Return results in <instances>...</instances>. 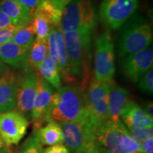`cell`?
Wrapping results in <instances>:
<instances>
[{
	"label": "cell",
	"mask_w": 153,
	"mask_h": 153,
	"mask_svg": "<svg viewBox=\"0 0 153 153\" xmlns=\"http://www.w3.org/2000/svg\"><path fill=\"white\" fill-rule=\"evenodd\" d=\"M89 118L85 91L76 85H66L53 93L45 116V123L49 121L60 123Z\"/></svg>",
	"instance_id": "6da1fadb"
},
{
	"label": "cell",
	"mask_w": 153,
	"mask_h": 153,
	"mask_svg": "<svg viewBox=\"0 0 153 153\" xmlns=\"http://www.w3.org/2000/svg\"><path fill=\"white\" fill-rule=\"evenodd\" d=\"M96 145L99 152L104 153H144L140 142L130 135L121 120L101 126L97 131Z\"/></svg>",
	"instance_id": "7a4b0ae2"
},
{
	"label": "cell",
	"mask_w": 153,
	"mask_h": 153,
	"mask_svg": "<svg viewBox=\"0 0 153 153\" xmlns=\"http://www.w3.org/2000/svg\"><path fill=\"white\" fill-rule=\"evenodd\" d=\"M91 33L88 31L63 33L70 72L76 79V76H82V84L80 88L84 91L88 85L87 82L89 71L87 60L89 55Z\"/></svg>",
	"instance_id": "3957f363"
},
{
	"label": "cell",
	"mask_w": 153,
	"mask_h": 153,
	"mask_svg": "<svg viewBox=\"0 0 153 153\" xmlns=\"http://www.w3.org/2000/svg\"><path fill=\"white\" fill-rule=\"evenodd\" d=\"M97 22L94 0H72L63 11L60 28L63 33L92 32Z\"/></svg>",
	"instance_id": "277c9868"
},
{
	"label": "cell",
	"mask_w": 153,
	"mask_h": 153,
	"mask_svg": "<svg viewBox=\"0 0 153 153\" xmlns=\"http://www.w3.org/2000/svg\"><path fill=\"white\" fill-rule=\"evenodd\" d=\"M152 42L150 24L143 17L137 16L123 28L118 42V55L124 57L148 48Z\"/></svg>",
	"instance_id": "5b68a950"
},
{
	"label": "cell",
	"mask_w": 153,
	"mask_h": 153,
	"mask_svg": "<svg viewBox=\"0 0 153 153\" xmlns=\"http://www.w3.org/2000/svg\"><path fill=\"white\" fill-rule=\"evenodd\" d=\"M64 143L71 153H84L96 145L98 128L90 118L60 123Z\"/></svg>",
	"instance_id": "8992f818"
},
{
	"label": "cell",
	"mask_w": 153,
	"mask_h": 153,
	"mask_svg": "<svg viewBox=\"0 0 153 153\" xmlns=\"http://www.w3.org/2000/svg\"><path fill=\"white\" fill-rule=\"evenodd\" d=\"M86 103L91 121L97 128L109 123L108 118V82L91 79L85 91Z\"/></svg>",
	"instance_id": "52a82bcc"
},
{
	"label": "cell",
	"mask_w": 153,
	"mask_h": 153,
	"mask_svg": "<svg viewBox=\"0 0 153 153\" xmlns=\"http://www.w3.org/2000/svg\"><path fill=\"white\" fill-rule=\"evenodd\" d=\"M114 45L109 31L106 30L96 42L94 78L101 82H109L115 74Z\"/></svg>",
	"instance_id": "ba28073f"
},
{
	"label": "cell",
	"mask_w": 153,
	"mask_h": 153,
	"mask_svg": "<svg viewBox=\"0 0 153 153\" xmlns=\"http://www.w3.org/2000/svg\"><path fill=\"white\" fill-rule=\"evenodd\" d=\"M139 0H102L99 16L112 29L121 27L137 11Z\"/></svg>",
	"instance_id": "9c48e42d"
},
{
	"label": "cell",
	"mask_w": 153,
	"mask_h": 153,
	"mask_svg": "<svg viewBox=\"0 0 153 153\" xmlns=\"http://www.w3.org/2000/svg\"><path fill=\"white\" fill-rule=\"evenodd\" d=\"M37 79V72L30 66L22 70L18 76L16 108L28 121H31Z\"/></svg>",
	"instance_id": "30bf717a"
},
{
	"label": "cell",
	"mask_w": 153,
	"mask_h": 153,
	"mask_svg": "<svg viewBox=\"0 0 153 153\" xmlns=\"http://www.w3.org/2000/svg\"><path fill=\"white\" fill-rule=\"evenodd\" d=\"M28 126L29 121L17 110L0 113V137L7 146L18 145Z\"/></svg>",
	"instance_id": "8fae6325"
},
{
	"label": "cell",
	"mask_w": 153,
	"mask_h": 153,
	"mask_svg": "<svg viewBox=\"0 0 153 153\" xmlns=\"http://www.w3.org/2000/svg\"><path fill=\"white\" fill-rule=\"evenodd\" d=\"M153 51L148 48L122 57L120 68L122 73L132 83H137L142 76L152 68Z\"/></svg>",
	"instance_id": "7c38bea8"
},
{
	"label": "cell",
	"mask_w": 153,
	"mask_h": 153,
	"mask_svg": "<svg viewBox=\"0 0 153 153\" xmlns=\"http://www.w3.org/2000/svg\"><path fill=\"white\" fill-rule=\"evenodd\" d=\"M37 74V89L33 101L31 116L34 133L45 124V116L51 98L55 91L52 86L45 81L38 72Z\"/></svg>",
	"instance_id": "4fadbf2b"
},
{
	"label": "cell",
	"mask_w": 153,
	"mask_h": 153,
	"mask_svg": "<svg viewBox=\"0 0 153 153\" xmlns=\"http://www.w3.org/2000/svg\"><path fill=\"white\" fill-rule=\"evenodd\" d=\"M18 76L19 74L10 68L0 76V113L16 108Z\"/></svg>",
	"instance_id": "5bb4252c"
},
{
	"label": "cell",
	"mask_w": 153,
	"mask_h": 153,
	"mask_svg": "<svg viewBox=\"0 0 153 153\" xmlns=\"http://www.w3.org/2000/svg\"><path fill=\"white\" fill-rule=\"evenodd\" d=\"M108 84V118L109 122L117 123L120 120L122 112L130 101V94L126 88L118 85L114 80Z\"/></svg>",
	"instance_id": "9a60e30c"
},
{
	"label": "cell",
	"mask_w": 153,
	"mask_h": 153,
	"mask_svg": "<svg viewBox=\"0 0 153 153\" xmlns=\"http://www.w3.org/2000/svg\"><path fill=\"white\" fill-rule=\"evenodd\" d=\"M120 119L127 129L142 128L153 126V118L136 103L131 100L124 108Z\"/></svg>",
	"instance_id": "2e32d148"
},
{
	"label": "cell",
	"mask_w": 153,
	"mask_h": 153,
	"mask_svg": "<svg viewBox=\"0 0 153 153\" xmlns=\"http://www.w3.org/2000/svg\"><path fill=\"white\" fill-rule=\"evenodd\" d=\"M28 53L29 50L9 42L0 46V60L13 68L22 70L30 66Z\"/></svg>",
	"instance_id": "e0dca14e"
},
{
	"label": "cell",
	"mask_w": 153,
	"mask_h": 153,
	"mask_svg": "<svg viewBox=\"0 0 153 153\" xmlns=\"http://www.w3.org/2000/svg\"><path fill=\"white\" fill-rule=\"evenodd\" d=\"M55 36L57 46V55H58V69L59 73L65 82L68 84V85H75L76 79L72 75L70 72V65L67 55L65 45L64 41V33L61 29L60 26L55 27Z\"/></svg>",
	"instance_id": "ac0fdd59"
},
{
	"label": "cell",
	"mask_w": 153,
	"mask_h": 153,
	"mask_svg": "<svg viewBox=\"0 0 153 153\" xmlns=\"http://www.w3.org/2000/svg\"><path fill=\"white\" fill-rule=\"evenodd\" d=\"M0 10L18 24H30L33 16L30 11L16 0H0Z\"/></svg>",
	"instance_id": "d6986e66"
},
{
	"label": "cell",
	"mask_w": 153,
	"mask_h": 153,
	"mask_svg": "<svg viewBox=\"0 0 153 153\" xmlns=\"http://www.w3.org/2000/svg\"><path fill=\"white\" fill-rule=\"evenodd\" d=\"M34 134L38 137L41 145L53 146L64 143V136L60 123L49 121L40 128Z\"/></svg>",
	"instance_id": "ffe728a7"
},
{
	"label": "cell",
	"mask_w": 153,
	"mask_h": 153,
	"mask_svg": "<svg viewBox=\"0 0 153 153\" xmlns=\"http://www.w3.org/2000/svg\"><path fill=\"white\" fill-rule=\"evenodd\" d=\"M38 72L56 90L61 87V76L58 69L48 54L40 65Z\"/></svg>",
	"instance_id": "44dd1931"
},
{
	"label": "cell",
	"mask_w": 153,
	"mask_h": 153,
	"mask_svg": "<svg viewBox=\"0 0 153 153\" xmlns=\"http://www.w3.org/2000/svg\"><path fill=\"white\" fill-rule=\"evenodd\" d=\"M36 11L41 13L46 17L51 27L60 26L63 11L57 8L51 0H42Z\"/></svg>",
	"instance_id": "7402d4cb"
},
{
	"label": "cell",
	"mask_w": 153,
	"mask_h": 153,
	"mask_svg": "<svg viewBox=\"0 0 153 153\" xmlns=\"http://www.w3.org/2000/svg\"><path fill=\"white\" fill-rule=\"evenodd\" d=\"M48 54L47 41H40L35 38L28 53L29 65L38 72L40 65Z\"/></svg>",
	"instance_id": "603a6c76"
},
{
	"label": "cell",
	"mask_w": 153,
	"mask_h": 153,
	"mask_svg": "<svg viewBox=\"0 0 153 153\" xmlns=\"http://www.w3.org/2000/svg\"><path fill=\"white\" fill-rule=\"evenodd\" d=\"M30 24L33 28L36 39L47 41L51 29V25L46 17L41 13L36 11L34 12L33 20Z\"/></svg>",
	"instance_id": "cb8c5ba5"
},
{
	"label": "cell",
	"mask_w": 153,
	"mask_h": 153,
	"mask_svg": "<svg viewBox=\"0 0 153 153\" xmlns=\"http://www.w3.org/2000/svg\"><path fill=\"white\" fill-rule=\"evenodd\" d=\"M35 36L33 28L31 24H30L17 30L11 42H13L19 46L30 50L36 38Z\"/></svg>",
	"instance_id": "d4e9b609"
},
{
	"label": "cell",
	"mask_w": 153,
	"mask_h": 153,
	"mask_svg": "<svg viewBox=\"0 0 153 153\" xmlns=\"http://www.w3.org/2000/svg\"><path fill=\"white\" fill-rule=\"evenodd\" d=\"M47 48L48 55H49L57 68L58 66V55H57V46L56 41V36H55V27H51L49 35L47 39Z\"/></svg>",
	"instance_id": "484cf974"
},
{
	"label": "cell",
	"mask_w": 153,
	"mask_h": 153,
	"mask_svg": "<svg viewBox=\"0 0 153 153\" xmlns=\"http://www.w3.org/2000/svg\"><path fill=\"white\" fill-rule=\"evenodd\" d=\"M139 90L143 93L149 95H152L153 94V70L152 68L149 70L148 72L140 79L138 82Z\"/></svg>",
	"instance_id": "4316f807"
},
{
	"label": "cell",
	"mask_w": 153,
	"mask_h": 153,
	"mask_svg": "<svg viewBox=\"0 0 153 153\" xmlns=\"http://www.w3.org/2000/svg\"><path fill=\"white\" fill-rule=\"evenodd\" d=\"M20 153H43V146L35 134L26 139L23 144Z\"/></svg>",
	"instance_id": "83f0119b"
},
{
	"label": "cell",
	"mask_w": 153,
	"mask_h": 153,
	"mask_svg": "<svg viewBox=\"0 0 153 153\" xmlns=\"http://www.w3.org/2000/svg\"><path fill=\"white\" fill-rule=\"evenodd\" d=\"M130 135L139 142H142L148 137L153 136L152 127L142 128L128 129Z\"/></svg>",
	"instance_id": "f1b7e54d"
},
{
	"label": "cell",
	"mask_w": 153,
	"mask_h": 153,
	"mask_svg": "<svg viewBox=\"0 0 153 153\" xmlns=\"http://www.w3.org/2000/svg\"><path fill=\"white\" fill-rule=\"evenodd\" d=\"M25 26H16L10 28H6L0 29V46L4 44L9 43L11 41L14 34L16 33L21 28L24 27Z\"/></svg>",
	"instance_id": "f546056e"
},
{
	"label": "cell",
	"mask_w": 153,
	"mask_h": 153,
	"mask_svg": "<svg viewBox=\"0 0 153 153\" xmlns=\"http://www.w3.org/2000/svg\"><path fill=\"white\" fill-rule=\"evenodd\" d=\"M24 26V25L18 24L14 22L12 19H11L8 16H7L4 13L0 10V29L6 28H10L16 26Z\"/></svg>",
	"instance_id": "4dcf8cb0"
},
{
	"label": "cell",
	"mask_w": 153,
	"mask_h": 153,
	"mask_svg": "<svg viewBox=\"0 0 153 153\" xmlns=\"http://www.w3.org/2000/svg\"><path fill=\"white\" fill-rule=\"evenodd\" d=\"M16 1L26 7L33 16L36 8L41 2L42 0H16Z\"/></svg>",
	"instance_id": "1f68e13d"
},
{
	"label": "cell",
	"mask_w": 153,
	"mask_h": 153,
	"mask_svg": "<svg viewBox=\"0 0 153 153\" xmlns=\"http://www.w3.org/2000/svg\"><path fill=\"white\" fill-rule=\"evenodd\" d=\"M43 153H70L65 145H56L49 146L43 151Z\"/></svg>",
	"instance_id": "d6a6232c"
},
{
	"label": "cell",
	"mask_w": 153,
	"mask_h": 153,
	"mask_svg": "<svg viewBox=\"0 0 153 153\" xmlns=\"http://www.w3.org/2000/svg\"><path fill=\"white\" fill-rule=\"evenodd\" d=\"M140 148L144 153H153V136L140 142Z\"/></svg>",
	"instance_id": "836d02e7"
},
{
	"label": "cell",
	"mask_w": 153,
	"mask_h": 153,
	"mask_svg": "<svg viewBox=\"0 0 153 153\" xmlns=\"http://www.w3.org/2000/svg\"><path fill=\"white\" fill-rule=\"evenodd\" d=\"M53 4L56 6L57 8H59L61 10L64 11L65 7L70 4L72 0H51Z\"/></svg>",
	"instance_id": "e575fe53"
},
{
	"label": "cell",
	"mask_w": 153,
	"mask_h": 153,
	"mask_svg": "<svg viewBox=\"0 0 153 153\" xmlns=\"http://www.w3.org/2000/svg\"><path fill=\"white\" fill-rule=\"evenodd\" d=\"M143 110L148 114L149 116L153 118V104L152 101H149V102L146 103L144 106V108Z\"/></svg>",
	"instance_id": "d590c367"
},
{
	"label": "cell",
	"mask_w": 153,
	"mask_h": 153,
	"mask_svg": "<svg viewBox=\"0 0 153 153\" xmlns=\"http://www.w3.org/2000/svg\"><path fill=\"white\" fill-rule=\"evenodd\" d=\"M8 69H9V67L7 66V65L4 64L2 61L0 60V76L2 75Z\"/></svg>",
	"instance_id": "8d00e7d4"
},
{
	"label": "cell",
	"mask_w": 153,
	"mask_h": 153,
	"mask_svg": "<svg viewBox=\"0 0 153 153\" xmlns=\"http://www.w3.org/2000/svg\"><path fill=\"white\" fill-rule=\"evenodd\" d=\"M6 152H7V145L0 137V153H6Z\"/></svg>",
	"instance_id": "74e56055"
},
{
	"label": "cell",
	"mask_w": 153,
	"mask_h": 153,
	"mask_svg": "<svg viewBox=\"0 0 153 153\" xmlns=\"http://www.w3.org/2000/svg\"><path fill=\"white\" fill-rule=\"evenodd\" d=\"M84 153H99L98 148H97V145L91 147V148H89L87 151H85Z\"/></svg>",
	"instance_id": "f35d334b"
},
{
	"label": "cell",
	"mask_w": 153,
	"mask_h": 153,
	"mask_svg": "<svg viewBox=\"0 0 153 153\" xmlns=\"http://www.w3.org/2000/svg\"><path fill=\"white\" fill-rule=\"evenodd\" d=\"M11 153H20V152H11Z\"/></svg>",
	"instance_id": "ab89813d"
},
{
	"label": "cell",
	"mask_w": 153,
	"mask_h": 153,
	"mask_svg": "<svg viewBox=\"0 0 153 153\" xmlns=\"http://www.w3.org/2000/svg\"><path fill=\"white\" fill-rule=\"evenodd\" d=\"M99 153H104V152H99Z\"/></svg>",
	"instance_id": "60d3db41"
}]
</instances>
